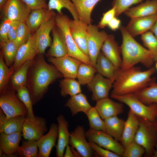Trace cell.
I'll use <instances>...</instances> for the list:
<instances>
[{
    "label": "cell",
    "instance_id": "cell-17",
    "mask_svg": "<svg viewBox=\"0 0 157 157\" xmlns=\"http://www.w3.org/2000/svg\"><path fill=\"white\" fill-rule=\"evenodd\" d=\"M157 19V13L131 18L125 28L128 33L134 38L150 31Z\"/></svg>",
    "mask_w": 157,
    "mask_h": 157
},
{
    "label": "cell",
    "instance_id": "cell-6",
    "mask_svg": "<svg viewBox=\"0 0 157 157\" xmlns=\"http://www.w3.org/2000/svg\"><path fill=\"white\" fill-rule=\"evenodd\" d=\"M56 25L63 32L67 44L68 55L76 58L85 63L92 65L89 56L84 54L78 47L70 32L69 23L70 19L63 13H57L55 17Z\"/></svg>",
    "mask_w": 157,
    "mask_h": 157
},
{
    "label": "cell",
    "instance_id": "cell-36",
    "mask_svg": "<svg viewBox=\"0 0 157 157\" xmlns=\"http://www.w3.org/2000/svg\"><path fill=\"white\" fill-rule=\"evenodd\" d=\"M81 85L74 78H64L59 82L61 95L64 97L68 95L72 97L81 93Z\"/></svg>",
    "mask_w": 157,
    "mask_h": 157
},
{
    "label": "cell",
    "instance_id": "cell-57",
    "mask_svg": "<svg viewBox=\"0 0 157 157\" xmlns=\"http://www.w3.org/2000/svg\"><path fill=\"white\" fill-rule=\"evenodd\" d=\"M156 65H155V69H156V70H157V61H156Z\"/></svg>",
    "mask_w": 157,
    "mask_h": 157
},
{
    "label": "cell",
    "instance_id": "cell-10",
    "mask_svg": "<svg viewBox=\"0 0 157 157\" xmlns=\"http://www.w3.org/2000/svg\"><path fill=\"white\" fill-rule=\"evenodd\" d=\"M47 122L43 117L26 116L22 128V135L25 140H38L47 131Z\"/></svg>",
    "mask_w": 157,
    "mask_h": 157
},
{
    "label": "cell",
    "instance_id": "cell-27",
    "mask_svg": "<svg viewBox=\"0 0 157 157\" xmlns=\"http://www.w3.org/2000/svg\"><path fill=\"white\" fill-rule=\"evenodd\" d=\"M21 133H1L0 148L6 156H16V153L22 136Z\"/></svg>",
    "mask_w": 157,
    "mask_h": 157
},
{
    "label": "cell",
    "instance_id": "cell-19",
    "mask_svg": "<svg viewBox=\"0 0 157 157\" xmlns=\"http://www.w3.org/2000/svg\"><path fill=\"white\" fill-rule=\"evenodd\" d=\"M56 25L55 18L44 22L35 32L38 53L44 54L51 44L50 33Z\"/></svg>",
    "mask_w": 157,
    "mask_h": 157
},
{
    "label": "cell",
    "instance_id": "cell-15",
    "mask_svg": "<svg viewBox=\"0 0 157 157\" xmlns=\"http://www.w3.org/2000/svg\"><path fill=\"white\" fill-rule=\"evenodd\" d=\"M83 127L78 126L70 133L69 144L76 150L81 157H93L94 151L87 141Z\"/></svg>",
    "mask_w": 157,
    "mask_h": 157
},
{
    "label": "cell",
    "instance_id": "cell-40",
    "mask_svg": "<svg viewBox=\"0 0 157 157\" xmlns=\"http://www.w3.org/2000/svg\"><path fill=\"white\" fill-rule=\"evenodd\" d=\"M88 118L90 129L106 132L105 122L101 117L95 107H92L86 115Z\"/></svg>",
    "mask_w": 157,
    "mask_h": 157
},
{
    "label": "cell",
    "instance_id": "cell-4",
    "mask_svg": "<svg viewBox=\"0 0 157 157\" xmlns=\"http://www.w3.org/2000/svg\"><path fill=\"white\" fill-rule=\"evenodd\" d=\"M138 118L139 127L134 140L144 148L146 156L152 157L157 142L155 122L139 117Z\"/></svg>",
    "mask_w": 157,
    "mask_h": 157
},
{
    "label": "cell",
    "instance_id": "cell-20",
    "mask_svg": "<svg viewBox=\"0 0 157 157\" xmlns=\"http://www.w3.org/2000/svg\"><path fill=\"white\" fill-rule=\"evenodd\" d=\"M101 52L118 69L121 68L122 58L120 46L113 34H108L101 49Z\"/></svg>",
    "mask_w": 157,
    "mask_h": 157
},
{
    "label": "cell",
    "instance_id": "cell-32",
    "mask_svg": "<svg viewBox=\"0 0 157 157\" xmlns=\"http://www.w3.org/2000/svg\"><path fill=\"white\" fill-rule=\"evenodd\" d=\"M65 106L70 109L72 116L81 112L86 115L92 107L88 101L86 95L81 93L71 97Z\"/></svg>",
    "mask_w": 157,
    "mask_h": 157
},
{
    "label": "cell",
    "instance_id": "cell-33",
    "mask_svg": "<svg viewBox=\"0 0 157 157\" xmlns=\"http://www.w3.org/2000/svg\"><path fill=\"white\" fill-rule=\"evenodd\" d=\"M133 94L146 105L157 104V83L156 78H154L148 86Z\"/></svg>",
    "mask_w": 157,
    "mask_h": 157
},
{
    "label": "cell",
    "instance_id": "cell-54",
    "mask_svg": "<svg viewBox=\"0 0 157 157\" xmlns=\"http://www.w3.org/2000/svg\"><path fill=\"white\" fill-rule=\"evenodd\" d=\"M150 31L153 33L157 39V19Z\"/></svg>",
    "mask_w": 157,
    "mask_h": 157
},
{
    "label": "cell",
    "instance_id": "cell-22",
    "mask_svg": "<svg viewBox=\"0 0 157 157\" xmlns=\"http://www.w3.org/2000/svg\"><path fill=\"white\" fill-rule=\"evenodd\" d=\"M56 14L53 10L42 8L32 10L25 23L31 32L35 33L44 22L55 17Z\"/></svg>",
    "mask_w": 157,
    "mask_h": 157
},
{
    "label": "cell",
    "instance_id": "cell-50",
    "mask_svg": "<svg viewBox=\"0 0 157 157\" xmlns=\"http://www.w3.org/2000/svg\"><path fill=\"white\" fill-rule=\"evenodd\" d=\"M32 10L46 8L48 9L47 0H22Z\"/></svg>",
    "mask_w": 157,
    "mask_h": 157
},
{
    "label": "cell",
    "instance_id": "cell-47",
    "mask_svg": "<svg viewBox=\"0 0 157 157\" xmlns=\"http://www.w3.org/2000/svg\"><path fill=\"white\" fill-rule=\"evenodd\" d=\"M88 143L98 156L101 157H120L117 154L99 146L92 141L89 140Z\"/></svg>",
    "mask_w": 157,
    "mask_h": 157
},
{
    "label": "cell",
    "instance_id": "cell-34",
    "mask_svg": "<svg viewBox=\"0 0 157 157\" xmlns=\"http://www.w3.org/2000/svg\"><path fill=\"white\" fill-rule=\"evenodd\" d=\"M106 132L117 141L120 142L124 126L125 121L114 116L104 120Z\"/></svg>",
    "mask_w": 157,
    "mask_h": 157
},
{
    "label": "cell",
    "instance_id": "cell-9",
    "mask_svg": "<svg viewBox=\"0 0 157 157\" xmlns=\"http://www.w3.org/2000/svg\"><path fill=\"white\" fill-rule=\"evenodd\" d=\"M97 26L90 24L87 29L88 56L92 65L95 67L97 59L108 34L104 30L99 31Z\"/></svg>",
    "mask_w": 157,
    "mask_h": 157
},
{
    "label": "cell",
    "instance_id": "cell-1",
    "mask_svg": "<svg viewBox=\"0 0 157 157\" xmlns=\"http://www.w3.org/2000/svg\"><path fill=\"white\" fill-rule=\"evenodd\" d=\"M63 77L54 65L46 61L43 54H37L33 60L27 77L26 87L33 104L43 97L50 84Z\"/></svg>",
    "mask_w": 157,
    "mask_h": 157
},
{
    "label": "cell",
    "instance_id": "cell-52",
    "mask_svg": "<svg viewBox=\"0 0 157 157\" xmlns=\"http://www.w3.org/2000/svg\"><path fill=\"white\" fill-rule=\"evenodd\" d=\"M65 153L64 154V157H81L80 154L75 149L68 145L66 147Z\"/></svg>",
    "mask_w": 157,
    "mask_h": 157
},
{
    "label": "cell",
    "instance_id": "cell-13",
    "mask_svg": "<svg viewBox=\"0 0 157 157\" xmlns=\"http://www.w3.org/2000/svg\"><path fill=\"white\" fill-rule=\"evenodd\" d=\"M32 10L22 0H8L1 10L12 21L25 22Z\"/></svg>",
    "mask_w": 157,
    "mask_h": 157
},
{
    "label": "cell",
    "instance_id": "cell-30",
    "mask_svg": "<svg viewBox=\"0 0 157 157\" xmlns=\"http://www.w3.org/2000/svg\"><path fill=\"white\" fill-rule=\"evenodd\" d=\"M33 59L26 61L13 73L9 81L10 85L7 88L16 91L20 88L26 86L28 72Z\"/></svg>",
    "mask_w": 157,
    "mask_h": 157
},
{
    "label": "cell",
    "instance_id": "cell-25",
    "mask_svg": "<svg viewBox=\"0 0 157 157\" xmlns=\"http://www.w3.org/2000/svg\"><path fill=\"white\" fill-rule=\"evenodd\" d=\"M139 124L138 117L130 109L120 141L124 148L134 141Z\"/></svg>",
    "mask_w": 157,
    "mask_h": 157
},
{
    "label": "cell",
    "instance_id": "cell-16",
    "mask_svg": "<svg viewBox=\"0 0 157 157\" xmlns=\"http://www.w3.org/2000/svg\"><path fill=\"white\" fill-rule=\"evenodd\" d=\"M88 26L80 19H70L69 29L73 39L81 50L89 56L87 46Z\"/></svg>",
    "mask_w": 157,
    "mask_h": 157
},
{
    "label": "cell",
    "instance_id": "cell-8",
    "mask_svg": "<svg viewBox=\"0 0 157 157\" xmlns=\"http://www.w3.org/2000/svg\"><path fill=\"white\" fill-rule=\"evenodd\" d=\"M87 138L99 146L122 156L124 148L119 142L116 140L107 133L101 130L89 129L85 132Z\"/></svg>",
    "mask_w": 157,
    "mask_h": 157
},
{
    "label": "cell",
    "instance_id": "cell-26",
    "mask_svg": "<svg viewBox=\"0 0 157 157\" xmlns=\"http://www.w3.org/2000/svg\"><path fill=\"white\" fill-rule=\"evenodd\" d=\"M26 116L19 115L7 118L0 109V133L10 134L22 132V128Z\"/></svg>",
    "mask_w": 157,
    "mask_h": 157
},
{
    "label": "cell",
    "instance_id": "cell-3",
    "mask_svg": "<svg viewBox=\"0 0 157 157\" xmlns=\"http://www.w3.org/2000/svg\"><path fill=\"white\" fill-rule=\"evenodd\" d=\"M119 29L122 37L121 69H126L138 63L147 68L151 67L154 61L151 52L138 42L128 33L125 27L120 26Z\"/></svg>",
    "mask_w": 157,
    "mask_h": 157
},
{
    "label": "cell",
    "instance_id": "cell-28",
    "mask_svg": "<svg viewBox=\"0 0 157 157\" xmlns=\"http://www.w3.org/2000/svg\"><path fill=\"white\" fill-rule=\"evenodd\" d=\"M131 19L157 13V0H147L136 6L129 8L124 13Z\"/></svg>",
    "mask_w": 157,
    "mask_h": 157
},
{
    "label": "cell",
    "instance_id": "cell-11",
    "mask_svg": "<svg viewBox=\"0 0 157 157\" xmlns=\"http://www.w3.org/2000/svg\"><path fill=\"white\" fill-rule=\"evenodd\" d=\"M38 54L35 32L29 40L18 49L15 61L10 67L13 74L26 61L34 58Z\"/></svg>",
    "mask_w": 157,
    "mask_h": 157
},
{
    "label": "cell",
    "instance_id": "cell-31",
    "mask_svg": "<svg viewBox=\"0 0 157 157\" xmlns=\"http://www.w3.org/2000/svg\"><path fill=\"white\" fill-rule=\"evenodd\" d=\"M71 0L76 8L79 19L88 25L91 24V13L96 5L100 0Z\"/></svg>",
    "mask_w": 157,
    "mask_h": 157
},
{
    "label": "cell",
    "instance_id": "cell-7",
    "mask_svg": "<svg viewBox=\"0 0 157 157\" xmlns=\"http://www.w3.org/2000/svg\"><path fill=\"white\" fill-rule=\"evenodd\" d=\"M15 90L7 88L0 92V107L6 117L26 116L27 110L24 104L17 98Z\"/></svg>",
    "mask_w": 157,
    "mask_h": 157
},
{
    "label": "cell",
    "instance_id": "cell-53",
    "mask_svg": "<svg viewBox=\"0 0 157 157\" xmlns=\"http://www.w3.org/2000/svg\"><path fill=\"white\" fill-rule=\"evenodd\" d=\"M121 23L120 19L115 17L109 22L108 26L111 30L115 31L119 28Z\"/></svg>",
    "mask_w": 157,
    "mask_h": 157
},
{
    "label": "cell",
    "instance_id": "cell-56",
    "mask_svg": "<svg viewBox=\"0 0 157 157\" xmlns=\"http://www.w3.org/2000/svg\"><path fill=\"white\" fill-rule=\"evenodd\" d=\"M152 157H157V142L155 146V150Z\"/></svg>",
    "mask_w": 157,
    "mask_h": 157
},
{
    "label": "cell",
    "instance_id": "cell-21",
    "mask_svg": "<svg viewBox=\"0 0 157 157\" xmlns=\"http://www.w3.org/2000/svg\"><path fill=\"white\" fill-rule=\"evenodd\" d=\"M51 32L53 41L46 53L47 57L58 58L67 55V47L65 37L61 30L55 25Z\"/></svg>",
    "mask_w": 157,
    "mask_h": 157
},
{
    "label": "cell",
    "instance_id": "cell-42",
    "mask_svg": "<svg viewBox=\"0 0 157 157\" xmlns=\"http://www.w3.org/2000/svg\"><path fill=\"white\" fill-rule=\"evenodd\" d=\"M13 74L10 67L5 63L2 54L0 53V92L7 88Z\"/></svg>",
    "mask_w": 157,
    "mask_h": 157
},
{
    "label": "cell",
    "instance_id": "cell-58",
    "mask_svg": "<svg viewBox=\"0 0 157 157\" xmlns=\"http://www.w3.org/2000/svg\"><path fill=\"white\" fill-rule=\"evenodd\" d=\"M155 122L156 127V128H157V121Z\"/></svg>",
    "mask_w": 157,
    "mask_h": 157
},
{
    "label": "cell",
    "instance_id": "cell-29",
    "mask_svg": "<svg viewBox=\"0 0 157 157\" xmlns=\"http://www.w3.org/2000/svg\"><path fill=\"white\" fill-rule=\"evenodd\" d=\"M94 67L98 73L110 79L114 83L119 69L101 52H100L97 56Z\"/></svg>",
    "mask_w": 157,
    "mask_h": 157
},
{
    "label": "cell",
    "instance_id": "cell-14",
    "mask_svg": "<svg viewBox=\"0 0 157 157\" xmlns=\"http://www.w3.org/2000/svg\"><path fill=\"white\" fill-rule=\"evenodd\" d=\"M113 83L110 79L97 73L87 85L88 89L92 93V100L97 101L109 98V92Z\"/></svg>",
    "mask_w": 157,
    "mask_h": 157
},
{
    "label": "cell",
    "instance_id": "cell-38",
    "mask_svg": "<svg viewBox=\"0 0 157 157\" xmlns=\"http://www.w3.org/2000/svg\"><path fill=\"white\" fill-rule=\"evenodd\" d=\"M97 72L92 65L82 62L78 67L76 78L81 85H87L91 82Z\"/></svg>",
    "mask_w": 157,
    "mask_h": 157
},
{
    "label": "cell",
    "instance_id": "cell-51",
    "mask_svg": "<svg viewBox=\"0 0 157 157\" xmlns=\"http://www.w3.org/2000/svg\"><path fill=\"white\" fill-rule=\"evenodd\" d=\"M20 23V22L18 21H12L8 31V38L9 40L15 41Z\"/></svg>",
    "mask_w": 157,
    "mask_h": 157
},
{
    "label": "cell",
    "instance_id": "cell-2",
    "mask_svg": "<svg viewBox=\"0 0 157 157\" xmlns=\"http://www.w3.org/2000/svg\"><path fill=\"white\" fill-rule=\"evenodd\" d=\"M156 70L154 67L144 71L135 66L125 69H119L111 94L121 95L133 94L147 86L154 78L151 77Z\"/></svg>",
    "mask_w": 157,
    "mask_h": 157
},
{
    "label": "cell",
    "instance_id": "cell-46",
    "mask_svg": "<svg viewBox=\"0 0 157 157\" xmlns=\"http://www.w3.org/2000/svg\"><path fill=\"white\" fill-rule=\"evenodd\" d=\"M145 153L144 148L134 140L125 148L122 156L141 157Z\"/></svg>",
    "mask_w": 157,
    "mask_h": 157
},
{
    "label": "cell",
    "instance_id": "cell-18",
    "mask_svg": "<svg viewBox=\"0 0 157 157\" xmlns=\"http://www.w3.org/2000/svg\"><path fill=\"white\" fill-rule=\"evenodd\" d=\"M58 125L51 124L48 133L37 140L38 148V157H49L58 138Z\"/></svg>",
    "mask_w": 157,
    "mask_h": 157
},
{
    "label": "cell",
    "instance_id": "cell-44",
    "mask_svg": "<svg viewBox=\"0 0 157 157\" xmlns=\"http://www.w3.org/2000/svg\"><path fill=\"white\" fill-rule=\"evenodd\" d=\"M33 34L25 22L20 23L14 41L18 49L27 41Z\"/></svg>",
    "mask_w": 157,
    "mask_h": 157
},
{
    "label": "cell",
    "instance_id": "cell-12",
    "mask_svg": "<svg viewBox=\"0 0 157 157\" xmlns=\"http://www.w3.org/2000/svg\"><path fill=\"white\" fill-rule=\"evenodd\" d=\"M48 60L62 74L64 78L74 79L77 77L78 67L83 62L68 55L58 58L49 57Z\"/></svg>",
    "mask_w": 157,
    "mask_h": 157
},
{
    "label": "cell",
    "instance_id": "cell-37",
    "mask_svg": "<svg viewBox=\"0 0 157 157\" xmlns=\"http://www.w3.org/2000/svg\"><path fill=\"white\" fill-rule=\"evenodd\" d=\"M25 140L17 148L16 155L20 157H38L39 150L37 140Z\"/></svg>",
    "mask_w": 157,
    "mask_h": 157
},
{
    "label": "cell",
    "instance_id": "cell-48",
    "mask_svg": "<svg viewBox=\"0 0 157 157\" xmlns=\"http://www.w3.org/2000/svg\"><path fill=\"white\" fill-rule=\"evenodd\" d=\"M12 21L6 18L1 23L0 26V46L8 41V33Z\"/></svg>",
    "mask_w": 157,
    "mask_h": 157
},
{
    "label": "cell",
    "instance_id": "cell-35",
    "mask_svg": "<svg viewBox=\"0 0 157 157\" xmlns=\"http://www.w3.org/2000/svg\"><path fill=\"white\" fill-rule=\"evenodd\" d=\"M47 4L49 10H55L58 13L61 14L63 13L61 11L62 9L65 8L69 12L73 19H79L76 8L71 0H49Z\"/></svg>",
    "mask_w": 157,
    "mask_h": 157
},
{
    "label": "cell",
    "instance_id": "cell-45",
    "mask_svg": "<svg viewBox=\"0 0 157 157\" xmlns=\"http://www.w3.org/2000/svg\"><path fill=\"white\" fill-rule=\"evenodd\" d=\"M144 0H113L112 7L115 8V17L124 13L132 5L141 2Z\"/></svg>",
    "mask_w": 157,
    "mask_h": 157
},
{
    "label": "cell",
    "instance_id": "cell-24",
    "mask_svg": "<svg viewBox=\"0 0 157 157\" xmlns=\"http://www.w3.org/2000/svg\"><path fill=\"white\" fill-rule=\"evenodd\" d=\"M95 107L101 117L104 120L117 116L124 111L122 103L115 102L109 98L96 101Z\"/></svg>",
    "mask_w": 157,
    "mask_h": 157
},
{
    "label": "cell",
    "instance_id": "cell-55",
    "mask_svg": "<svg viewBox=\"0 0 157 157\" xmlns=\"http://www.w3.org/2000/svg\"><path fill=\"white\" fill-rule=\"evenodd\" d=\"M8 0H0V10L1 11Z\"/></svg>",
    "mask_w": 157,
    "mask_h": 157
},
{
    "label": "cell",
    "instance_id": "cell-49",
    "mask_svg": "<svg viewBox=\"0 0 157 157\" xmlns=\"http://www.w3.org/2000/svg\"><path fill=\"white\" fill-rule=\"evenodd\" d=\"M115 17V11L114 8L108 10L103 14L102 17L97 25L99 28H102L108 26L110 21Z\"/></svg>",
    "mask_w": 157,
    "mask_h": 157
},
{
    "label": "cell",
    "instance_id": "cell-43",
    "mask_svg": "<svg viewBox=\"0 0 157 157\" xmlns=\"http://www.w3.org/2000/svg\"><path fill=\"white\" fill-rule=\"evenodd\" d=\"M19 100L24 104L27 110V115L30 118L35 117L33 109L32 101L26 86L20 88L16 90Z\"/></svg>",
    "mask_w": 157,
    "mask_h": 157
},
{
    "label": "cell",
    "instance_id": "cell-39",
    "mask_svg": "<svg viewBox=\"0 0 157 157\" xmlns=\"http://www.w3.org/2000/svg\"><path fill=\"white\" fill-rule=\"evenodd\" d=\"M0 47L4 61L8 67H10L15 61L18 48L15 42L10 40Z\"/></svg>",
    "mask_w": 157,
    "mask_h": 157
},
{
    "label": "cell",
    "instance_id": "cell-23",
    "mask_svg": "<svg viewBox=\"0 0 157 157\" xmlns=\"http://www.w3.org/2000/svg\"><path fill=\"white\" fill-rule=\"evenodd\" d=\"M56 119L58 124V134L56 146V156L57 157H63L65 150L69 144L70 137V133L68 131L69 125L62 114L58 116Z\"/></svg>",
    "mask_w": 157,
    "mask_h": 157
},
{
    "label": "cell",
    "instance_id": "cell-5",
    "mask_svg": "<svg viewBox=\"0 0 157 157\" xmlns=\"http://www.w3.org/2000/svg\"><path fill=\"white\" fill-rule=\"evenodd\" d=\"M110 97L127 105L138 117L155 122L157 121V104L147 105L134 94L121 95L110 94Z\"/></svg>",
    "mask_w": 157,
    "mask_h": 157
},
{
    "label": "cell",
    "instance_id": "cell-41",
    "mask_svg": "<svg viewBox=\"0 0 157 157\" xmlns=\"http://www.w3.org/2000/svg\"><path fill=\"white\" fill-rule=\"evenodd\" d=\"M144 46L151 53L154 62L157 61V39L150 31L141 35Z\"/></svg>",
    "mask_w": 157,
    "mask_h": 157
}]
</instances>
